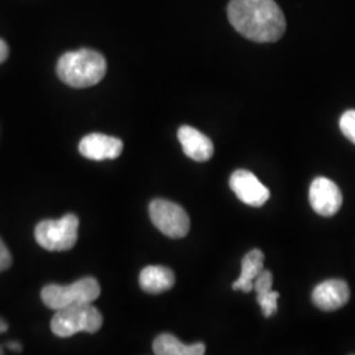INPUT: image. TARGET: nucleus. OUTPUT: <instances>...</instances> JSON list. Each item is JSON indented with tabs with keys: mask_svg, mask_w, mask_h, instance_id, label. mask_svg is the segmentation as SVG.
<instances>
[{
	"mask_svg": "<svg viewBox=\"0 0 355 355\" xmlns=\"http://www.w3.org/2000/svg\"><path fill=\"white\" fill-rule=\"evenodd\" d=\"M228 17L233 28L254 42H275L286 32V17L274 0H230Z\"/></svg>",
	"mask_w": 355,
	"mask_h": 355,
	"instance_id": "1",
	"label": "nucleus"
},
{
	"mask_svg": "<svg viewBox=\"0 0 355 355\" xmlns=\"http://www.w3.org/2000/svg\"><path fill=\"white\" fill-rule=\"evenodd\" d=\"M105 73V58L92 49L67 51L57 64V76L73 89L92 87L102 80Z\"/></svg>",
	"mask_w": 355,
	"mask_h": 355,
	"instance_id": "2",
	"label": "nucleus"
},
{
	"mask_svg": "<svg viewBox=\"0 0 355 355\" xmlns=\"http://www.w3.org/2000/svg\"><path fill=\"white\" fill-rule=\"evenodd\" d=\"M101 296V286L94 278L76 280L69 286L48 284L41 291V299L48 308L58 311L67 306L92 304Z\"/></svg>",
	"mask_w": 355,
	"mask_h": 355,
	"instance_id": "3",
	"label": "nucleus"
},
{
	"mask_svg": "<svg viewBox=\"0 0 355 355\" xmlns=\"http://www.w3.org/2000/svg\"><path fill=\"white\" fill-rule=\"evenodd\" d=\"M103 316L92 304H80L58 309L51 318V331L60 337L67 338L76 333H96L102 328Z\"/></svg>",
	"mask_w": 355,
	"mask_h": 355,
	"instance_id": "4",
	"label": "nucleus"
},
{
	"mask_svg": "<svg viewBox=\"0 0 355 355\" xmlns=\"http://www.w3.org/2000/svg\"><path fill=\"white\" fill-rule=\"evenodd\" d=\"M79 220L69 214L60 220H44L35 229L38 245L49 252H66L76 246Z\"/></svg>",
	"mask_w": 355,
	"mask_h": 355,
	"instance_id": "5",
	"label": "nucleus"
},
{
	"mask_svg": "<svg viewBox=\"0 0 355 355\" xmlns=\"http://www.w3.org/2000/svg\"><path fill=\"white\" fill-rule=\"evenodd\" d=\"M149 215L155 228L170 239H183L190 230V217L177 203L155 199L149 205Z\"/></svg>",
	"mask_w": 355,
	"mask_h": 355,
	"instance_id": "6",
	"label": "nucleus"
},
{
	"mask_svg": "<svg viewBox=\"0 0 355 355\" xmlns=\"http://www.w3.org/2000/svg\"><path fill=\"white\" fill-rule=\"evenodd\" d=\"M309 203L318 215L329 217L341 209L343 193L333 180L318 177L311 184Z\"/></svg>",
	"mask_w": 355,
	"mask_h": 355,
	"instance_id": "7",
	"label": "nucleus"
},
{
	"mask_svg": "<svg viewBox=\"0 0 355 355\" xmlns=\"http://www.w3.org/2000/svg\"><path fill=\"white\" fill-rule=\"evenodd\" d=\"M230 189L242 203L252 207H262L270 199V190L248 170H237L229 180Z\"/></svg>",
	"mask_w": 355,
	"mask_h": 355,
	"instance_id": "8",
	"label": "nucleus"
},
{
	"mask_svg": "<svg viewBox=\"0 0 355 355\" xmlns=\"http://www.w3.org/2000/svg\"><path fill=\"white\" fill-rule=\"evenodd\" d=\"M123 149V141L102 133H91L79 142V153L91 161L114 159L120 157Z\"/></svg>",
	"mask_w": 355,
	"mask_h": 355,
	"instance_id": "9",
	"label": "nucleus"
},
{
	"mask_svg": "<svg viewBox=\"0 0 355 355\" xmlns=\"http://www.w3.org/2000/svg\"><path fill=\"white\" fill-rule=\"evenodd\" d=\"M350 299L349 284L341 279H329L320 283L312 292V302L318 309L331 312L343 308Z\"/></svg>",
	"mask_w": 355,
	"mask_h": 355,
	"instance_id": "10",
	"label": "nucleus"
},
{
	"mask_svg": "<svg viewBox=\"0 0 355 355\" xmlns=\"http://www.w3.org/2000/svg\"><path fill=\"white\" fill-rule=\"evenodd\" d=\"M178 140L184 154L196 162H205L211 159L215 152L214 144L209 137H207L200 130L189 125L179 128Z\"/></svg>",
	"mask_w": 355,
	"mask_h": 355,
	"instance_id": "11",
	"label": "nucleus"
},
{
	"mask_svg": "<svg viewBox=\"0 0 355 355\" xmlns=\"http://www.w3.org/2000/svg\"><path fill=\"white\" fill-rule=\"evenodd\" d=\"M265 255L259 249H253L242 258L241 274L239 279L232 286L233 290L242 292H252L254 290V280L265 270Z\"/></svg>",
	"mask_w": 355,
	"mask_h": 355,
	"instance_id": "12",
	"label": "nucleus"
},
{
	"mask_svg": "<svg viewBox=\"0 0 355 355\" xmlns=\"http://www.w3.org/2000/svg\"><path fill=\"white\" fill-rule=\"evenodd\" d=\"M139 282L144 291L158 295L173 288L175 283V275L167 267L148 266L141 271Z\"/></svg>",
	"mask_w": 355,
	"mask_h": 355,
	"instance_id": "13",
	"label": "nucleus"
},
{
	"mask_svg": "<svg viewBox=\"0 0 355 355\" xmlns=\"http://www.w3.org/2000/svg\"><path fill=\"white\" fill-rule=\"evenodd\" d=\"M153 352L157 355H203L205 346L202 343L184 345L175 336L164 333L154 340Z\"/></svg>",
	"mask_w": 355,
	"mask_h": 355,
	"instance_id": "14",
	"label": "nucleus"
},
{
	"mask_svg": "<svg viewBox=\"0 0 355 355\" xmlns=\"http://www.w3.org/2000/svg\"><path fill=\"white\" fill-rule=\"evenodd\" d=\"M279 296V292L272 291V290L257 293V302L261 306L262 315L265 318H271L272 315L277 313Z\"/></svg>",
	"mask_w": 355,
	"mask_h": 355,
	"instance_id": "15",
	"label": "nucleus"
},
{
	"mask_svg": "<svg viewBox=\"0 0 355 355\" xmlns=\"http://www.w3.org/2000/svg\"><path fill=\"white\" fill-rule=\"evenodd\" d=\"M340 128L343 136L355 144V111H346L340 119Z\"/></svg>",
	"mask_w": 355,
	"mask_h": 355,
	"instance_id": "16",
	"label": "nucleus"
},
{
	"mask_svg": "<svg viewBox=\"0 0 355 355\" xmlns=\"http://www.w3.org/2000/svg\"><path fill=\"white\" fill-rule=\"evenodd\" d=\"M12 265V257L10 250L7 249V246L4 245V242L0 240V272L10 268Z\"/></svg>",
	"mask_w": 355,
	"mask_h": 355,
	"instance_id": "17",
	"label": "nucleus"
},
{
	"mask_svg": "<svg viewBox=\"0 0 355 355\" xmlns=\"http://www.w3.org/2000/svg\"><path fill=\"white\" fill-rule=\"evenodd\" d=\"M8 54H10V49H8V45L6 44L4 40L0 38V64H3L7 58H8Z\"/></svg>",
	"mask_w": 355,
	"mask_h": 355,
	"instance_id": "18",
	"label": "nucleus"
},
{
	"mask_svg": "<svg viewBox=\"0 0 355 355\" xmlns=\"http://www.w3.org/2000/svg\"><path fill=\"white\" fill-rule=\"evenodd\" d=\"M8 347L13 352H21V345L19 343H8Z\"/></svg>",
	"mask_w": 355,
	"mask_h": 355,
	"instance_id": "19",
	"label": "nucleus"
},
{
	"mask_svg": "<svg viewBox=\"0 0 355 355\" xmlns=\"http://www.w3.org/2000/svg\"><path fill=\"white\" fill-rule=\"evenodd\" d=\"M7 329H8V324L3 318H0V334L7 331Z\"/></svg>",
	"mask_w": 355,
	"mask_h": 355,
	"instance_id": "20",
	"label": "nucleus"
},
{
	"mask_svg": "<svg viewBox=\"0 0 355 355\" xmlns=\"http://www.w3.org/2000/svg\"><path fill=\"white\" fill-rule=\"evenodd\" d=\"M0 354H3V352H1V349H0Z\"/></svg>",
	"mask_w": 355,
	"mask_h": 355,
	"instance_id": "21",
	"label": "nucleus"
}]
</instances>
